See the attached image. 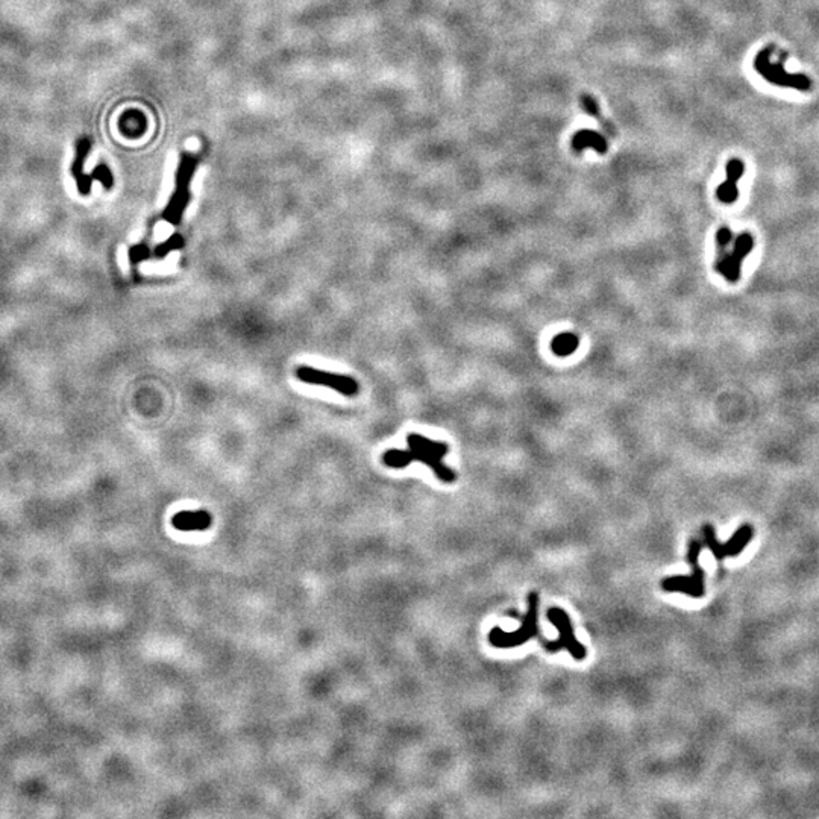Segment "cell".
<instances>
[{
	"label": "cell",
	"mask_w": 819,
	"mask_h": 819,
	"mask_svg": "<svg viewBox=\"0 0 819 819\" xmlns=\"http://www.w3.org/2000/svg\"><path fill=\"white\" fill-rule=\"evenodd\" d=\"M580 105H581V110L586 111L590 117H593V119H597L601 123V126L604 127V131H607L610 135H616L614 126L609 120L604 119L602 114H601V110H600V105H598L597 99L593 98V96L581 94Z\"/></svg>",
	"instance_id": "15"
},
{
	"label": "cell",
	"mask_w": 819,
	"mask_h": 819,
	"mask_svg": "<svg viewBox=\"0 0 819 819\" xmlns=\"http://www.w3.org/2000/svg\"><path fill=\"white\" fill-rule=\"evenodd\" d=\"M580 338L573 333H561L552 338L551 350L557 357H569L578 349Z\"/></svg>",
	"instance_id": "14"
},
{
	"label": "cell",
	"mask_w": 819,
	"mask_h": 819,
	"mask_svg": "<svg viewBox=\"0 0 819 819\" xmlns=\"http://www.w3.org/2000/svg\"><path fill=\"white\" fill-rule=\"evenodd\" d=\"M199 164V156L191 152L181 154V159L175 176V191L170 197L166 210L163 211V219L170 225L178 227L183 220L184 211L190 204V183L193 179L195 170Z\"/></svg>",
	"instance_id": "1"
},
{
	"label": "cell",
	"mask_w": 819,
	"mask_h": 819,
	"mask_svg": "<svg viewBox=\"0 0 819 819\" xmlns=\"http://www.w3.org/2000/svg\"><path fill=\"white\" fill-rule=\"evenodd\" d=\"M754 248V237L750 232H742L735 240V246L730 253L722 255L716 263V270L724 276L728 282H738L740 280L742 263L747 255Z\"/></svg>",
	"instance_id": "8"
},
{
	"label": "cell",
	"mask_w": 819,
	"mask_h": 819,
	"mask_svg": "<svg viewBox=\"0 0 819 819\" xmlns=\"http://www.w3.org/2000/svg\"><path fill=\"white\" fill-rule=\"evenodd\" d=\"M90 151H91V138L87 135L79 137L76 143H74V159L71 163V175L74 181H76L78 191L82 196L90 195L91 191L93 178L91 175H87L84 172L85 159L90 155Z\"/></svg>",
	"instance_id": "9"
},
{
	"label": "cell",
	"mask_w": 819,
	"mask_h": 819,
	"mask_svg": "<svg viewBox=\"0 0 819 819\" xmlns=\"http://www.w3.org/2000/svg\"><path fill=\"white\" fill-rule=\"evenodd\" d=\"M407 443H408V449L425 451V452L439 457V459H443V457L449 451V446L446 445L445 442H435V440L423 437V435H420V434H408Z\"/></svg>",
	"instance_id": "13"
},
{
	"label": "cell",
	"mask_w": 819,
	"mask_h": 819,
	"mask_svg": "<svg viewBox=\"0 0 819 819\" xmlns=\"http://www.w3.org/2000/svg\"><path fill=\"white\" fill-rule=\"evenodd\" d=\"M572 149L573 152L581 154L584 149L592 147L597 151L600 155H604L605 152L609 151V142L607 138H605L602 134H600L598 131H593V130H581L578 132L573 134L572 137Z\"/></svg>",
	"instance_id": "12"
},
{
	"label": "cell",
	"mask_w": 819,
	"mask_h": 819,
	"mask_svg": "<svg viewBox=\"0 0 819 819\" xmlns=\"http://www.w3.org/2000/svg\"><path fill=\"white\" fill-rule=\"evenodd\" d=\"M146 258H149V248L146 244H137V246H132L130 249V261L132 264H138L140 261H144Z\"/></svg>",
	"instance_id": "19"
},
{
	"label": "cell",
	"mask_w": 819,
	"mask_h": 819,
	"mask_svg": "<svg viewBox=\"0 0 819 819\" xmlns=\"http://www.w3.org/2000/svg\"><path fill=\"white\" fill-rule=\"evenodd\" d=\"M548 621L559 630L560 637L557 641H545L542 642L548 653H559L561 650H566L577 662H581L586 658L588 650L573 634V626L569 614L559 607H552L546 613Z\"/></svg>",
	"instance_id": "5"
},
{
	"label": "cell",
	"mask_w": 819,
	"mask_h": 819,
	"mask_svg": "<svg viewBox=\"0 0 819 819\" xmlns=\"http://www.w3.org/2000/svg\"><path fill=\"white\" fill-rule=\"evenodd\" d=\"M774 47H764L757 53L756 59H754V70H756L760 76L777 87L784 88H795L798 91H809L812 88V81L809 76L803 73H789L786 71L781 66V62H772Z\"/></svg>",
	"instance_id": "4"
},
{
	"label": "cell",
	"mask_w": 819,
	"mask_h": 819,
	"mask_svg": "<svg viewBox=\"0 0 819 819\" xmlns=\"http://www.w3.org/2000/svg\"><path fill=\"white\" fill-rule=\"evenodd\" d=\"M296 377L302 382H307V384L333 389L345 396H355L358 393V382L346 375L331 374V372H325L310 366H299L296 369Z\"/></svg>",
	"instance_id": "7"
},
{
	"label": "cell",
	"mask_w": 819,
	"mask_h": 819,
	"mask_svg": "<svg viewBox=\"0 0 819 819\" xmlns=\"http://www.w3.org/2000/svg\"><path fill=\"white\" fill-rule=\"evenodd\" d=\"M701 531H703V536H704V544L709 546V549L711 552H714V556L719 561L727 559V557L740 556L742 551L747 548V545L750 544V540L754 536V529L748 524L739 527L736 529V533L730 537L727 544H721V542H718L715 528L711 527L710 524L703 525V529Z\"/></svg>",
	"instance_id": "6"
},
{
	"label": "cell",
	"mask_w": 819,
	"mask_h": 819,
	"mask_svg": "<svg viewBox=\"0 0 819 819\" xmlns=\"http://www.w3.org/2000/svg\"><path fill=\"white\" fill-rule=\"evenodd\" d=\"M539 634V595L531 592L528 595V612L524 616L522 625L515 631H504L499 626L488 633V642L499 650H512V648L527 643Z\"/></svg>",
	"instance_id": "2"
},
{
	"label": "cell",
	"mask_w": 819,
	"mask_h": 819,
	"mask_svg": "<svg viewBox=\"0 0 819 819\" xmlns=\"http://www.w3.org/2000/svg\"><path fill=\"white\" fill-rule=\"evenodd\" d=\"M183 246H184V239L181 237L179 234H175V236H172L168 240L159 244V246H156L154 251V255L156 258H166L170 252L181 249Z\"/></svg>",
	"instance_id": "17"
},
{
	"label": "cell",
	"mask_w": 819,
	"mask_h": 819,
	"mask_svg": "<svg viewBox=\"0 0 819 819\" xmlns=\"http://www.w3.org/2000/svg\"><path fill=\"white\" fill-rule=\"evenodd\" d=\"M382 463L389 467H393V469H403V467H407L410 463H413L410 449L408 451L390 449L382 455Z\"/></svg>",
	"instance_id": "16"
},
{
	"label": "cell",
	"mask_w": 819,
	"mask_h": 819,
	"mask_svg": "<svg viewBox=\"0 0 819 819\" xmlns=\"http://www.w3.org/2000/svg\"><path fill=\"white\" fill-rule=\"evenodd\" d=\"M726 172H727V178H726L724 183L718 187L716 197L719 199V202H722V204L731 205V204H735L736 199L739 197L738 183L742 179L743 173H745V164H743L742 159L733 158L727 163Z\"/></svg>",
	"instance_id": "10"
},
{
	"label": "cell",
	"mask_w": 819,
	"mask_h": 819,
	"mask_svg": "<svg viewBox=\"0 0 819 819\" xmlns=\"http://www.w3.org/2000/svg\"><path fill=\"white\" fill-rule=\"evenodd\" d=\"M703 545L698 540H690L687 548V561L692 573L690 575H674L662 581V589L666 592H675L687 595L690 598H703L706 595V572L699 566V554Z\"/></svg>",
	"instance_id": "3"
},
{
	"label": "cell",
	"mask_w": 819,
	"mask_h": 819,
	"mask_svg": "<svg viewBox=\"0 0 819 819\" xmlns=\"http://www.w3.org/2000/svg\"><path fill=\"white\" fill-rule=\"evenodd\" d=\"M212 517L205 510L199 512H179L172 517L173 528L179 531H204L210 528Z\"/></svg>",
	"instance_id": "11"
},
{
	"label": "cell",
	"mask_w": 819,
	"mask_h": 819,
	"mask_svg": "<svg viewBox=\"0 0 819 819\" xmlns=\"http://www.w3.org/2000/svg\"><path fill=\"white\" fill-rule=\"evenodd\" d=\"M90 175H91L93 181L98 179L99 183L103 185V188H106V190H111V188H113V185H114L113 173H111L110 167L106 166V164H99L98 167H94L93 172H91Z\"/></svg>",
	"instance_id": "18"
},
{
	"label": "cell",
	"mask_w": 819,
	"mask_h": 819,
	"mask_svg": "<svg viewBox=\"0 0 819 819\" xmlns=\"http://www.w3.org/2000/svg\"><path fill=\"white\" fill-rule=\"evenodd\" d=\"M731 240H733V232H731V229H728V228H726V227L719 228V231L716 232V243H718V246H719L721 249H724L726 246H728V244L731 243Z\"/></svg>",
	"instance_id": "20"
}]
</instances>
